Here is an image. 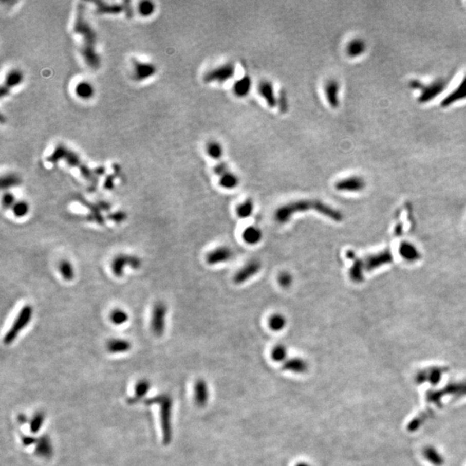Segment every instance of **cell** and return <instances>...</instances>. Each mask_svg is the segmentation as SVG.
<instances>
[{
	"instance_id": "7",
	"label": "cell",
	"mask_w": 466,
	"mask_h": 466,
	"mask_svg": "<svg viewBox=\"0 0 466 466\" xmlns=\"http://www.w3.org/2000/svg\"><path fill=\"white\" fill-rule=\"evenodd\" d=\"M236 73V68L233 63H226L219 67L208 71L204 76V81L207 83L218 82L223 83L225 81H229Z\"/></svg>"
},
{
	"instance_id": "26",
	"label": "cell",
	"mask_w": 466,
	"mask_h": 466,
	"mask_svg": "<svg viewBox=\"0 0 466 466\" xmlns=\"http://www.w3.org/2000/svg\"><path fill=\"white\" fill-rule=\"evenodd\" d=\"M106 348H107V350L109 352L117 354V353L126 352L128 350H131L132 345L126 340L113 339V340L108 341Z\"/></svg>"
},
{
	"instance_id": "9",
	"label": "cell",
	"mask_w": 466,
	"mask_h": 466,
	"mask_svg": "<svg viewBox=\"0 0 466 466\" xmlns=\"http://www.w3.org/2000/svg\"><path fill=\"white\" fill-rule=\"evenodd\" d=\"M393 261V256L389 250H384L381 252L371 254L366 256L363 260L364 270L370 272L372 270H377L386 264H391Z\"/></svg>"
},
{
	"instance_id": "46",
	"label": "cell",
	"mask_w": 466,
	"mask_h": 466,
	"mask_svg": "<svg viewBox=\"0 0 466 466\" xmlns=\"http://www.w3.org/2000/svg\"><path fill=\"white\" fill-rule=\"evenodd\" d=\"M278 105L280 106L281 110L283 113H285L287 109H288V101H287V98H286L284 92L281 94L280 98L278 100Z\"/></svg>"
},
{
	"instance_id": "10",
	"label": "cell",
	"mask_w": 466,
	"mask_h": 466,
	"mask_svg": "<svg viewBox=\"0 0 466 466\" xmlns=\"http://www.w3.org/2000/svg\"><path fill=\"white\" fill-rule=\"evenodd\" d=\"M366 188V181L359 175H350L335 184V189L338 191L346 192V193H359Z\"/></svg>"
},
{
	"instance_id": "23",
	"label": "cell",
	"mask_w": 466,
	"mask_h": 466,
	"mask_svg": "<svg viewBox=\"0 0 466 466\" xmlns=\"http://www.w3.org/2000/svg\"><path fill=\"white\" fill-rule=\"evenodd\" d=\"M74 92L80 100H89L95 95V88L89 81H81L76 85Z\"/></svg>"
},
{
	"instance_id": "29",
	"label": "cell",
	"mask_w": 466,
	"mask_h": 466,
	"mask_svg": "<svg viewBox=\"0 0 466 466\" xmlns=\"http://www.w3.org/2000/svg\"><path fill=\"white\" fill-rule=\"evenodd\" d=\"M150 388H151V383L148 381L144 380V379L139 381L136 384L135 396L133 398L129 399V403L133 404L135 402H139L141 399L143 398L146 396V394L148 393Z\"/></svg>"
},
{
	"instance_id": "32",
	"label": "cell",
	"mask_w": 466,
	"mask_h": 466,
	"mask_svg": "<svg viewBox=\"0 0 466 466\" xmlns=\"http://www.w3.org/2000/svg\"><path fill=\"white\" fill-rule=\"evenodd\" d=\"M287 320L285 316L281 313H275L269 319V326L273 331H280L285 328Z\"/></svg>"
},
{
	"instance_id": "4",
	"label": "cell",
	"mask_w": 466,
	"mask_h": 466,
	"mask_svg": "<svg viewBox=\"0 0 466 466\" xmlns=\"http://www.w3.org/2000/svg\"><path fill=\"white\" fill-rule=\"evenodd\" d=\"M32 315L33 309L30 305H26L20 310L12 326L9 329L4 338L5 345H11V343L15 341L19 333L28 326V324L30 323Z\"/></svg>"
},
{
	"instance_id": "50",
	"label": "cell",
	"mask_w": 466,
	"mask_h": 466,
	"mask_svg": "<svg viewBox=\"0 0 466 466\" xmlns=\"http://www.w3.org/2000/svg\"><path fill=\"white\" fill-rule=\"evenodd\" d=\"M295 466H312L309 463H305V462H301V463H297Z\"/></svg>"
},
{
	"instance_id": "14",
	"label": "cell",
	"mask_w": 466,
	"mask_h": 466,
	"mask_svg": "<svg viewBox=\"0 0 466 466\" xmlns=\"http://www.w3.org/2000/svg\"><path fill=\"white\" fill-rule=\"evenodd\" d=\"M24 79H25L24 73L17 68L9 71L8 73H6V79L1 88V97L4 98L8 95L12 88L21 85Z\"/></svg>"
},
{
	"instance_id": "6",
	"label": "cell",
	"mask_w": 466,
	"mask_h": 466,
	"mask_svg": "<svg viewBox=\"0 0 466 466\" xmlns=\"http://www.w3.org/2000/svg\"><path fill=\"white\" fill-rule=\"evenodd\" d=\"M167 307L164 302H158L155 304L151 314V328L154 334L160 337L164 333Z\"/></svg>"
},
{
	"instance_id": "34",
	"label": "cell",
	"mask_w": 466,
	"mask_h": 466,
	"mask_svg": "<svg viewBox=\"0 0 466 466\" xmlns=\"http://www.w3.org/2000/svg\"><path fill=\"white\" fill-rule=\"evenodd\" d=\"M59 271L62 278L66 281H72L74 278L73 265L68 260H62L59 264Z\"/></svg>"
},
{
	"instance_id": "24",
	"label": "cell",
	"mask_w": 466,
	"mask_h": 466,
	"mask_svg": "<svg viewBox=\"0 0 466 466\" xmlns=\"http://www.w3.org/2000/svg\"><path fill=\"white\" fill-rule=\"evenodd\" d=\"M252 81L250 76H246L237 80L233 85V92L238 98L246 97L251 92Z\"/></svg>"
},
{
	"instance_id": "11",
	"label": "cell",
	"mask_w": 466,
	"mask_h": 466,
	"mask_svg": "<svg viewBox=\"0 0 466 466\" xmlns=\"http://www.w3.org/2000/svg\"><path fill=\"white\" fill-rule=\"evenodd\" d=\"M157 71V67L151 62L134 61L132 63V78L138 82H142L153 77Z\"/></svg>"
},
{
	"instance_id": "8",
	"label": "cell",
	"mask_w": 466,
	"mask_h": 466,
	"mask_svg": "<svg viewBox=\"0 0 466 466\" xmlns=\"http://www.w3.org/2000/svg\"><path fill=\"white\" fill-rule=\"evenodd\" d=\"M141 264L142 262L138 256L120 254L111 262V270L117 277H122L124 275V268L129 266L134 270H138L141 267Z\"/></svg>"
},
{
	"instance_id": "25",
	"label": "cell",
	"mask_w": 466,
	"mask_h": 466,
	"mask_svg": "<svg viewBox=\"0 0 466 466\" xmlns=\"http://www.w3.org/2000/svg\"><path fill=\"white\" fill-rule=\"evenodd\" d=\"M366 51V43L362 38H354L346 46V53L351 58L361 57Z\"/></svg>"
},
{
	"instance_id": "42",
	"label": "cell",
	"mask_w": 466,
	"mask_h": 466,
	"mask_svg": "<svg viewBox=\"0 0 466 466\" xmlns=\"http://www.w3.org/2000/svg\"><path fill=\"white\" fill-rule=\"evenodd\" d=\"M21 182L20 179L15 175H7L2 178V188L3 189H11L13 187L17 186Z\"/></svg>"
},
{
	"instance_id": "22",
	"label": "cell",
	"mask_w": 466,
	"mask_h": 466,
	"mask_svg": "<svg viewBox=\"0 0 466 466\" xmlns=\"http://www.w3.org/2000/svg\"><path fill=\"white\" fill-rule=\"evenodd\" d=\"M35 453L36 455L42 458H49L51 457L53 448L49 436L43 435L38 439L35 444Z\"/></svg>"
},
{
	"instance_id": "15",
	"label": "cell",
	"mask_w": 466,
	"mask_h": 466,
	"mask_svg": "<svg viewBox=\"0 0 466 466\" xmlns=\"http://www.w3.org/2000/svg\"><path fill=\"white\" fill-rule=\"evenodd\" d=\"M233 257V251L227 246H220L214 249L206 256L207 263L210 265L224 264Z\"/></svg>"
},
{
	"instance_id": "43",
	"label": "cell",
	"mask_w": 466,
	"mask_h": 466,
	"mask_svg": "<svg viewBox=\"0 0 466 466\" xmlns=\"http://www.w3.org/2000/svg\"><path fill=\"white\" fill-rule=\"evenodd\" d=\"M278 283L283 288H289L293 283V276L290 273L286 272V271L282 272L280 275H278Z\"/></svg>"
},
{
	"instance_id": "48",
	"label": "cell",
	"mask_w": 466,
	"mask_h": 466,
	"mask_svg": "<svg viewBox=\"0 0 466 466\" xmlns=\"http://www.w3.org/2000/svg\"><path fill=\"white\" fill-rule=\"evenodd\" d=\"M38 439L35 438L33 436H25L23 437V444L25 445V446H30V445H33V444H36Z\"/></svg>"
},
{
	"instance_id": "5",
	"label": "cell",
	"mask_w": 466,
	"mask_h": 466,
	"mask_svg": "<svg viewBox=\"0 0 466 466\" xmlns=\"http://www.w3.org/2000/svg\"><path fill=\"white\" fill-rule=\"evenodd\" d=\"M446 81L444 79H436L428 84H423L421 88L419 90L418 102L420 104H426L431 102L434 99L441 95L446 87Z\"/></svg>"
},
{
	"instance_id": "49",
	"label": "cell",
	"mask_w": 466,
	"mask_h": 466,
	"mask_svg": "<svg viewBox=\"0 0 466 466\" xmlns=\"http://www.w3.org/2000/svg\"><path fill=\"white\" fill-rule=\"evenodd\" d=\"M17 420H18L19 423L25 424L27 422L28 419L25 415H19Z\"/></svg>"
},
{
	"instance_id": "28",
	"label": "cell",
	"mask_w": 466,
	"mask_h": 466,
	"mask_svg": "<svg viewBox=\"0 0 466 466\" xmlns=\"http://www.w3.org/2000/svg\"><path fill=\"white\" fill-rule=\"evenodd\" d=\"M218 183L223 189H234L239 184V178L235 173L230 170L229 172L226 173L225 175L219 177Z\"/></svg>"
},
{
	"instance_id": "16",
	"label": "cell",
	"mask_w": 466,
	"mask_h": 466,
	"mask_svg": "<svg viewBox=\"0 0 466 466\" xmlns=\"http://www.w3.org/2000/svg\"><path fill=\"white\" fill-rule=\"evenodd\" d=\"M346 257L352 261V265L350 267L349 275L350 280L355 283H360L364 280V273L365 272L363 260L358 258L356 254L353 251H348L346 252Z\"/></svg>"
},
{
	"instance_id": "3",
	"label": "cell",
	"mask_w": 466,
	"mask_h": 466,
	"mask_svg": "<svg viewBox=\"0 0 466 466\" xmlns=\"http://www.w3.org/2000/svg\"><path fill=\"white\" fill-rule=\"evenodd\" d=\"M144 403L146 405H159L163 444L169 445L172 439V426H171L172 399L170 398V396L167 395H160V396H155L153 398L146 400Z\"/></svg>"
},
{
	"instance_id": "35",
	"label": "cell",
	"mask_w": 466,
	"mask_h": 466,
	"mask_svg": "<svg viewBox=\"0 0 466 466\" xmlns=\"http://www.w3.org/2000/svg\"><path fill=\"white\" fill-rule=\"evenodd\" d=\"M110 320L115 326H121L123 324L126 323L129 320V316L124 310L116 308L110 313Z\"/></svg>"
},
{
	"instance_id": "47",
	"label": "cell",
	"mask_w": 466,
	"mask_h": 466,
	"mask_svg": "<svg viewBox=\"0 0 466 466\" xmlns=\"http://www.w3.org/2000/svg\"><path fill=\"white\" fill-rule=\"evenodd\" d=\"M109 218H110L111 220L115 221V222H122V221L124 220L126 218V214L124 213H115L109 216Z\"/></svg>"
},
{
	"instance_id": "30",
	"label": "cell",
	"mask_w": 466,
	"mask_h": 466,
	"mask_svg": "<svg viewBox=\"0 0 466 466\" xmlns=\"http://www.w3.org/2000/svg\"><path fill=\"white\" fill-rule=\"evenodd\" d=\"M206 151H207L208 156L211 158H213V160L220 159L223 157V154H224L223 146L217 141H210L207 144Z\"/></svg>"
},
{
	"instance_id": "39",
	"label": "cell",
	"mask_w": 466,
	"mask_h": 466,
	"mask_svg": "<svg viewBox=\"0 0 466 466\" xmlns=\"http://www.w3.org/2000/svg\"><path fill=\"white\" fill-rule=\"evenodd\" d=\"M288 357V350L285 345H277L271 350V358L273 360L278 363L285 362Z\"/></svg>"
},
{
	"instance_id": "36",
	"label": "cell",
	"mask_w": 466,
	"mask_h": 466,
	"mask_svg": "<svg viewBox=\"0 0 466 466\" xmlns=\"http://www.w3.org/2000/svg\"><path fill=\"white\" fill-rule=\"evenodd\" d=\"M440 377H441V369L434 368V369H427L426 372L421 373L418 379L420 380V382L430 381L433 383H437L439 382Z\"/></svg>"
},
{
	"instance_id": "20",
	"label": "cell",
	"mask_w": 466,
	"mask_h": 466,
	"mask_svg": "<svg viewBox=\"0 0 466 466\" xmlns=\"http://www.w3.org/2000/svg\"><path fill=\"white\" fill-rule=\"evenodd\" d=\"M283 369L287 371L293 372L295 374H303L308 369L307 361L301 358H292L284 362Z\"/></svg>"
},
{
	"instance_id": "2",
	"label": "cell",
	"mask_w": 466,
	"mask_h": 466,
	"mask_svg": "<svg viewBox=\"0 0 466 466\" xmlns=\"http://www.w3.org/2000/svg\"><path fill=\"white\" fill-rule=\"evenodd\" d=\"M307 211H315L326 218L340 222L344 216L340 210H337L320 199H299L282 206L275 212V219L279 224H286L295 213H303Z\"/></svg>"
},
{
	"instance_id": "1",
	"label": "cell",
	"mask_w": 466,
	"mask_h": 466,
	"mask_svg": "<svg viewBox=\"0 0 466 466\" xmlns=\"http://www.w3.org/2000/svg\"><path fill=\"white\" fill-rule=\"evenodd\" d=\"M73 31L78 34L82 39L81 55L85 63L89 68L97 70L100 67L101 61L97 52V34L91 24L87 20L85 12V6H78L76 21L73 25Z\"/></svg>"
},
{
	"instance_id": "21",
	"label": "cell",
	"mask_w": 466,
	"mask_h": 466,
	"mask_svg": "<svg viewBox=\"0 0 466 466\" xmlns=\"http://www.w3.org/2000/svg\"><path fill=\"white\" fill-rule=\"evenodd\" d=\"M399 253L402 258L409 263H414L420 258V251L413 244L409 242H402L399 246Z\"/></svg>"
},
{
	"instance_id": "13",
	"label": "cell",
	"mask_w": 466,
	"mask_h": 466,
	"mask_svg": "<svg viewBox=\"0 0 466 466\" xmlns=\"http://www.w3.org/2000/svg\"><path fill=\"white\" fill-rule=\"evenodd\" d=\"M466 100V74L463 76L460 83L456 86L453 91L446 95L440 103V107L448 108L452 105H456L457 103L461 102Z\"/></svg>"
},
{
	"instance_id": "33",
	"label": "cell",
	"mask_w": 466,
	"mask_h": 466,
	"mask_svg": "<svg viewBox=\"0 0 466 466\" xmlns=\"http://www.w3.org/2000/svg\"><path fill=\"white\" fill-rule=\"evenodd\" d=\"M156 5L151 1H141L138 5V12L143 17H148L155 13Z\"/></svg>"
},
{
	"instance_id": "12",
	"label": "cell",
	"mask_w": 466,
	"mask_h": 466,
	"mask_svg": "<svg viewBox=\"0 0 466 466\" xmlns=\"http://www.w3.org/2000/svg\"><path fill=\"white\" fill-rule=\"evenodd\" d=\"M262 264L261 262L253 259L249 261L246 265H244L239 270H237L233 277V281L236 284H243L247 281L250 280L251 278L253 277L254 275L258 274L259 271L261 270Z\"/></svg>"
},
{
	"instance_id": "19",
	"label": "cell",
	"mask_w": 466,
	"mask_h": 466,
	"mask_svg": "<svg viewBox=\"0 0 466 466\" xmlns=\"http://www.w3.org/2000/svg\"><path fill=\"white\" fill-rule=\"evenodd\" d=\"M258 92L270 107H275L278 105V100L275 97L274 86L270 81H261L258 85Z\"/></svg>"
},
{
	"instance_id": "41",
	"label": "cell",
	"mask_w": 466,
	"mask_h": 466,
	"mask_svg": "<svg viewBox=\"0 0 466 466\" xmlns=\"http://www.w3.org/2000/svg\"><path fill=\"white\" fill-rule=\"evenodd\" d=\"M11 209H12L14 215L16 216V218L25 217V215H27V213L30 210L29 205L25 201H18V202L15 203V205Z\"/></svg>"
},
{
	"instance_id": "18",
	"label": "cell",
	"mask_w": 466,
	"mask_h": 466,
	"mask_svg": "<svg viewBox=\"0 0 466 466\" xmlns=\"http://www.w3.org/2000/svg\"><path fill=\"white\" fill-rule=\"evenodd\" d=\"M210 397L209 387L205 380L199 379L194 384V401L199 407H204Z\"/></svg>"
},
{
	"instance_id": "37",
	"label": "cell",
	"mask_w": 466,
	"mask_h": 466,
	"mask_svg": "<svg viewBox=\"0 0 466 466\" xmlns=\"http://www.w3.org/2000/svg\"><path fill=\"white\" fill-rule=\"evenodd\" d=\"M254 211V203L251 199H247L240 204L237 208V214L240 218H247L251 217Z\"/></svg>"
},
{
	"instance_id": "27",
	"label": "cell",
	"mask_w": 466,
	"mask_h": 466,
	"mask_svg": "<svg viewBox=\"0 0 466 466\" xmlns=\"http://www.w3.org/2000/svg\"><path fill=\"white\" fill-rule=\"evenodd\" d=\"M243 238L249 245H256L263 238V232L258 227H249L243 232Z\"/></svg>"
},
{
	"instance_id": "40",
	"label": "cell",
	"mask_w": 466,
	"mask_h": 466,
	"mask_svg": "<svg viewBox=\"0 0 466 466\" xmlns=\"http://www.w3.org/2000/svg\"><path fill=\"white\" fill-rule=\"evenodd\" d=\"M44 420H45V415L43 412H38L33 416L30 422V432L33 434H38V432L40 431Z\"/></svg>"
},
{
	"instance_id": "17",
	"label": "cell",
	"mask_w": 466,
	"mask_h": 466,
	"mask_svg": "<svg viewBox=\"0 0 466 466\" xmlns=\"http://www.w3.org/2000/svg\"><path fill=\"white\" fill-rule=\"evenodd\" d=\"M325 92L329 105L333 109L340 106V84L337 80L331 79L326 83Z\"/></svg>"
},
{
	"instance_id": "38",
	"label": "cell",
	"mask_w": 466,
	"mask_h": 466,
	"mask_svg": "<svg viewBox=\"0 0 466 466\" xmlns=\"http://www.w3.org/2000/svg\"><path fill=\"white\" fill-rule=\"evenodd\" d=\"M424 456L430 463H433L434 465L440 466L444 463V459L441 456L439 455V453L431 446H428L425 449Z\"/></svg>"
},
{
	"instance_id": "31",
	"label": "cell",
	"mask_w": 466,
	"mask_h": 466,
	"mask_svg": "<svg viewBox=\"0 0 466 466\" xmlns=\"http://www.w3.org/2000/svg\"><path fill=\"white\" fill-rule=\"evenodd\" d=\"M98 11L100 13L119 14L124 11V4L123 5H110V4L104 3V2H97Z\"/></svg>"
},
{
	"instance_id": "44",
	"label": "cell",
	"mask_w": 466,
	"mask_h": 466,
	"mask_svg": "<svg viewBox=\"0 0 466 466\" xmlns=\"http://www.w3.org/2000/svg\"><path fill=\"white\" fill-rule=\"evenodd\" d=\"M16 203V199H15V196L11 193H6V194L3 195V199H2V204H3L4 208H12L13 206L15 205Z\"/></svg>"
},
{
	"instance_id": "45",
	"label": "cell",
	"mask_w": 466,
	"mask_h": 466,
	"mask_svg": "<svg viewBox=\"0 0 466 466\" xmlns=\"http://www.w3.org/2000/svg\"><path fill=\"white\" fill-rule=\"evenodd\" d=\"M213 171L215 173L216 175H218V177H220L222 175H225L226 173L229 172V167L228 165L227 164V162H218V164H216L215 167L213 169Z\"/></svg>"
}]
</instances>
